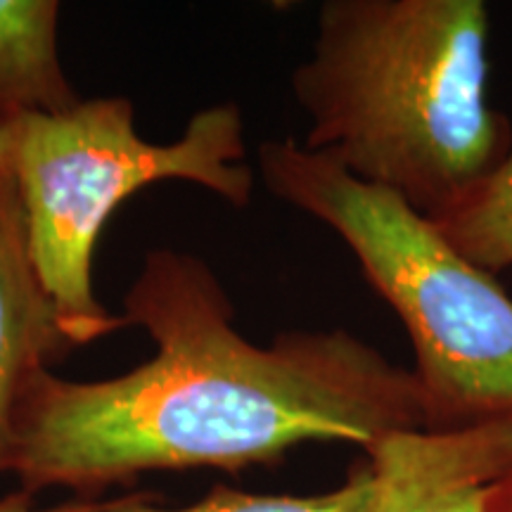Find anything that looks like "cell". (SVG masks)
Masks as SVG:
<instances>
[{"label":"cell","instance_id":"cell-1","mask_svg":"<svg viewBox=\"0 0 512 512\" xmlns=\"http://www.w3.org/2000/svg\"><path fill=\"white\" fill-rule=\"evenodd\" d=\"M126 325L155 356L124 375L74 382L38 370L17 403L8 472L22 491L93 498L143 472H240L304 441L373 448L425 427L418 382L354 332L287 330L268 347L235 328L200 256L155 249L124 294Z\"/></svg>","mask_w":512,"mask_h":512},{"label":"cell","instance_id":"cell-2","mask_svg":"<svg viewBox=\"0 0 512 512\" xmlns=\"http://www.w3.org/2000/svg\"><path fill=\"white\" fill-rule=\"evenodd\" d=\"M489 29L482 0H325L292 72L304 145L439 221L512 147L486 98Z\"/></svg>","mask_w":512,"mask_h":512},{"label":"cell","instance_id":"cell-3","mask_svg":"<svg viewBox=\"0 0 512 512\" xmlns=\"http://www.w3.org/2000/svg\"><path fill=\"white\" fill-rule=\"evenodd\" d=\"M266 190L335 230L413 344L427 430L512 420V297L434 221L294 138L256 150Z\"/></svg>","mask_w":512,"mask_h":512},{"label":"cell","instance_id":"cell-4","mask_svg":"<svg viewBox=\"0 0 512 512\" xmlns=\"http://www.w3.org/2000/svg\"><path fill=\"white\" fill-rule=\"evenodd\" d=\"M245 159V119L235 102L192 114L171 143L140 136L128 98L0 119V166L15 183L31 264L72 349L126 328L93 287L95 245L119 204L147 185L183 181L245 209L256 181Z\"/></svg>","mask_w":512,"mask_h":512},{"label":"cell","instance_id":"cell-5","mask_svg":"<svg viewBox=\"0 0 512 512\" xmlns=\"http://www.w3.org/2000/svg\"><path fill=\"white\" fill-rule=\"evenodd\" d=\"M373 512H494L512 477V420L399 430L368 448Z\"/></svg>","mask_w":512,"mask_h":512},{"label":"cell","instance_id":"cell-6","mask_svg":"<svg viewBox=\"0 0 512 512\" xmlns=\"http://www.w3.org/2000/svg\"><path fill=\"white\" fill-rule=\"evenodd\" d=\"M72 344L31 264L22 204L0 166V475L8 472L17 403L38 370Z\"/></svg>","mask_w":512,"mask_h":512},{"label":"cell","instance_id":"cell-7","mask_svg":"<svg viewBox=\"0 0 512 512\" xmlns=\"http://www.w3.org/2000/svg\"><path fill=\"white\" fill-rule=\"evenodd\" d=\"M60 8L57 0H0V119L81 102L60 60Z\"/></svg>","mask_w":512,"mask_h":512},{"label":"cell","instance_id":"cell-8","mask_svg":"<svg viewBox=\"0 0 512 512\" xmlns=\"http://www.w3.org/2000/svg\"><path fill=\"white\" fill-rule=\"evenodd\" d=\"M434 226L484 271L512 268V147L494 174Z\"/></svg>","mask_w":512,"mask_h":512},{"label":"cell","instance_id":"cell-9","mask_svg":"<svg viewBox=\"0 0 512 512\" xmlns=\"http://www.w3.org/2000/svg\"><path fill=\"white\" fill-rule=\"evenodd\" d=\"M375 482L368 465L354 467L347 482L328 494L318 496H259L216 486L202 501L185 508H162L155 496L128 494L114 501L98 503L95 512H373Z\"/></svg>","mask_w":512,"mask_h":512},{"label":"cell","instance_id":"cell-10","mask_svg":"<svg viewBox=\"0 0 512 512\" xmlns=\"http://www.w3.org/2000/svg\"><path fill=\"white\" fill-rule=\"evenodd\" d=\"M95 508H98V501H69L55 508H38L34 494L22 489L0 498V512H95Z\"/></svg>","mask_w":512,"mask_h":512},{"label":"cell","instance_id":"cell-11","mask_svg":"<svg viewBox=\"0 0 512 512\" xmlns=\"http://www.w3.org/2000/svg\"><path fill=\"white\" fill-rule=\"evenodd\" d=\"M494 512H512V477H508L501 486H498Z\"/></svg>","mask_w":512,"mask_h":512}]
</instances>
